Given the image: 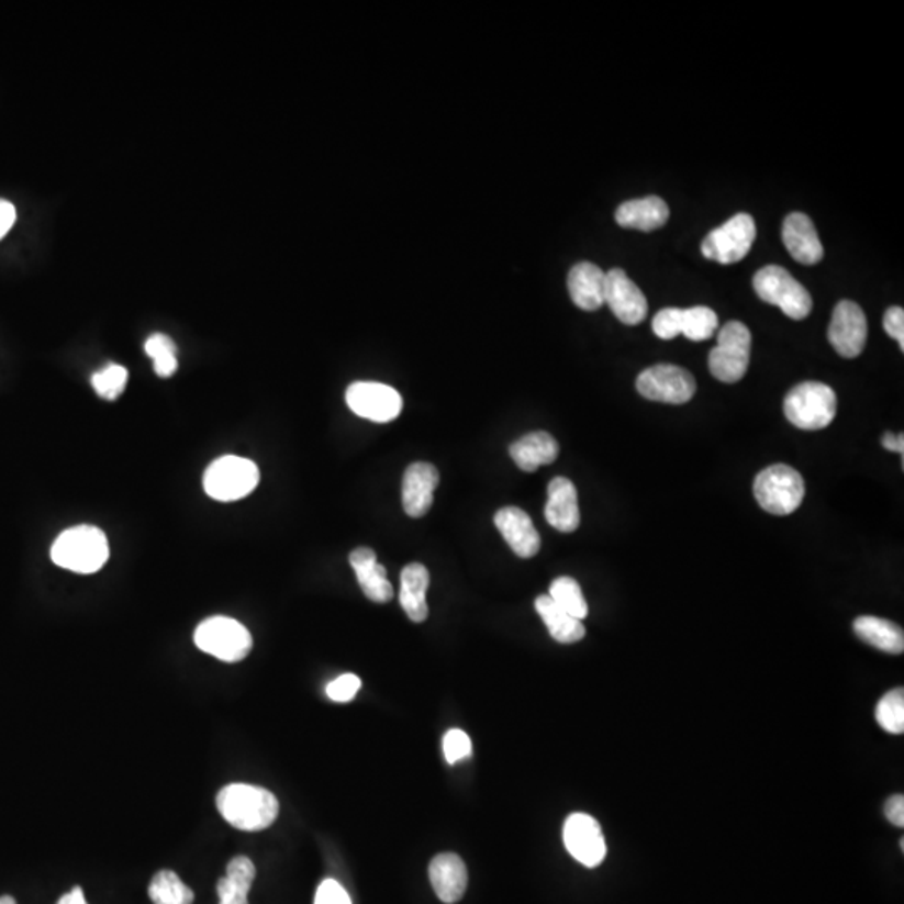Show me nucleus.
Returning a JSON list of instances; mask_svg holds the SVG:
<instances>
[{
    "label": "nucleus",
    "mask_w": 904,
    "mask_h": 904,
    "mask_svg": "<svg viewBox=\"0 0 904 904\" xmlns=\"http://www.w3.org/2000/svg\"><path fill=\"white\" fill-rule=\"evenodd\" d=\"M216 807L226 823L248 833L270 827L280 811L270 791L250 784L225 785L216 795Z\"/></svg>",
    "instance_id": "f257e3e1"
},
{
    "label": "nucleus",
    "mask_w": 904,
    "mask_h": 904,
    "mask_svg": "<svg viewBox=\"0 0 904 904\" xmlns=\"http://www.w3.org/2000/svg\"><path fill=\"white\" fill-rule=\"evenodd\" d=\"M57 567L75 573L91 574L101 570L110 558L107 535L96 526H75L57 536L51 548Z\"/></svg>",
    "instance_id": "f03ea898"
},
{
    "label": "nucleus",
    "mask_w": 904,
    "mask_h": 904,
    "mask_svg": "<svg viewBox=\"0 0 904 904\" xmlns=\"http://www.w3.org/2000/svg\"><path fill=\"white\" fill-rule=\"evenodd\" d=\"M838 411L836 392L823 382H803L789 391L784 414L792 426L804 431L826 429Z\"/></svg>",
    "instance_id": "7ed1b4c3"
},
{
    "label": "nucleus",
    "mask_w": 904,
    "mask_h": 904,
    "mask_svg": "<svg viewBox=\"0 0 904 904\" xmlns=\"http://www.w3.org/2000/svg\"><path fill=\"white\" fill-rule=\"evenodd\" d=\"M754 496L763 511L774 516H788L803 504L806 482L791 466L772 465L757 475Z\"/></svg>",
    "instance_id": "20e7f679"
},
{
    "label": "nucleus",
    "mask_w": 904,
    "mask_h": 904,
    "mask_svg": "<svg viewBox=\"0 0 904 904\" xmlns=\"http://www.w3.org/2000/svg\"><path fill=\"white\" fill-rule=\"evenodd\" d=\"M754 290L760 300L779 309L792 321H804L813 310V297L806 287L779 265H768L754 275Z\"/></svg>",
    "instance_id": "39448f33"
},
{
    "label": "nucleus",
    "mask_w": 904,
    "mask_h": 904,
    "mask_svg": "<svg viewBox=\"0 0 904 904\" xmlns=\"http://www.w3.org/2000/svg\"><path fill=\"white\" fill-rule=\"evenodd\" d=\"M752 335L743 322H728L718 332L717 345L708 354V369L715 379L736 384L746 376L750 362Z\"/></svg>",
    "instance_id": "423d86ee"
},
{
    "label": "nucleus",
    "mask_w": 904,
    "mask_h": 904,
    "mask_svg": "<svg viewBox=\"0 0 904 904\" xmlns=\"http://www.w3.org/2000/svg\"><path fill=\"white\" fill-rule=\"evenodd\" d=\"M260 481V471L250 459L223 456L204 472L203 486L208 496L230 503L248 496Z\"/></svg>",
    "instance_id": "0eeeda50"
},
{
    "label": "nucleus",
    "mask_w": 904,
    "mask_h": 904,
    "mask_svg": "<svg viewBox=\"0 0 904 904\" xmlns=\"http://www.w3.org/2000/svg\"><path fill=\"white\" fill-rule=\"evenodd\" d=\"M194 644L204 654L228 663L239 662L254 647L248 628L228 616H212L200 623L194 632Z\"/></svg>",
    "instance_id": "6e6552de"
},
{
    "label": "nucleus",
    "mask_w": 904,
    "mask_h": 904,
    "mask_svg": "<svg viewBox=\"0 0 904 904\" xmlns=\"http://www.w3.org/2000/svg\"><path fill=\"white\" fill-rule=\"evenodd\" d=\"M756 233L752 216L739 213L705 236L702 255L722 265L737 264L749 255Z\"/></svg>",
    "instance_id": "1a4fd4ad"
},
{
    "label": "nucleus",
    "mask_w": 904,
    "mask_h": 904,
    "mask_svg": "<svg viewBox=\"0 0 904 904\" xmlns=\"http://www.w3.org/2000/svg\"><path fill=\"white\" fill-rule=\"evenodd\" d=\"M637 391L648 401L685 404L697 392V382L689 370L660 364L648 367L638 376Z\"/></svg>",
    "instance_id": "9d476101"
},
{
    "label": "nucleus",
    "mask_w": 904,
    "mask_h": 904,
    "mask_svg": "<svg viewBox=\"0 0 904 904\" xmlns=\"http://www.w3.org/2000/svg\"><path fill=\"white\" fill-rule=\"evenodd\" d=\"M345 401L354 414L373 423H391L402 412V398L395 389L380 382H354Z\"/></svg>",
    "instance_id": "9b49d317"
},
{
    "label": "nucleus",
    "mask_w": 904,
    "mask_h": 904,
    "mask_svg": "<svg viewBox=\"0 0 904 904\" xmlns=\"http://www.w3.org/2000/svg\"><path fill=\"white\" fill-rule=\"evenodd\" d=\"M827 338L839 356L855 359L861 356L868 342V321L858 303L841 300L834 309Z\"/></svg>",
    "instance_id": "f8f14e48"
},
{
    "label": "nucleus",
    "mask_w": 904,
    "mask_h": 904,
    "mask_svg": "<svg viewBox=\"0 0 904 904\" xmlns=\"http://www.w3.org/2000/svg\"><path fill=\"white\" fill-rule=\"evenodd\" d=\"M563 841L568 852L587 868H596L606 858V842L602 826L590 814L574 813L563 826Z\"/></svg>",
    "instance_id": "ddd939ff"
},
{
    "label": "nucleus",
    "mask_w": 904,
    "mask_h": 904,
    "mask_svg": "<svg viewBox=\"0 0 904 904\" xmlns=\"http://www.w3.org/2000/svg\"><path fill=\"white\" fill-rule=\"evenodd\" d=\"M605 303L623 324L638 325L648 314L644 292L622 268H613L606 274Z\"/></svg>",
    "instance_id": "4468645a"
},
{
    "label": "nucleus",
    "mask_w": 904,
    "mask_h": 904,
    "mask_svg": "<svg viewBox=\"0 0 904 904\" xmlns=\"http://www.w3.org/2000/svg\"><path fill=\"white\" fill-rule=\"evenodd\" d=\"M439 484V471L429 462L409 466L402 481V506L411 517H423L434 503V491Z\"/></svg>",
    "instance_id": "2eb2a0df"
},
{
    "label": "nucleus",
    "mask_w": 904,
    "mask_h": 904,
    "mask_svg": "<svg viewBox=\"0 0 904 904\" xmlns=\"http://www.w3.org/2000/svg\"><path fill=\"white\" fill-rule=\"evenodd\" d=\"M494 525L500 529L501 536L506 539L514 555L525 560L538 555L542 538L533 525L532 517L525 511L516 506L503 507L494 516Z\"/></svg>",
    "instance_id": "dca6fc26"
},
{
    "label": "nucleus",
    "mask_w": 904,
    "mask_h": 904,
    "mask_svg": "<svg viewBox=\"0 0 904 904\" xmlns=\"http://www.w3.org/2000/svg\"><path fill=\"white\" fill-rule=\"evenodd\" d=\"M782 242L789 255L803 265H816L823 260L824 248L813 220L804 213H791L782 225Z\"/></svg>",
    "instance_id": "f3484780"
},
{
    "label": "nucleus",
    "mask_w": 904,
    "mask_h": 904,
    "mask_svg": "<svg viewBox=\"0 0 904 904\" xmlns=\"http://www.w3.org/2000/svg\"><path fill=\"white\" fill-rule=\"evenodd\" d=\"M429 880L443 903L455 904L468 890V869L455 852H443L431 861Z\"/></svg>",
    "instance_id": "a211bd4d"
},
{
    "label": "nucleus",
    "mask_w": 904,
    "mask_h": 904,
    "mask_svg": "<svg viewBox=\"0 0 904 904\" xmlns=\"http://www.w3.org/2000/svg\"><path fill=\"white\" fill-rule=\"evenodd\" d=\"M545 517L553 528L561 533L577 532L580 526L578 491L568 478H555L548 486Z\"/></svg>",
    "instance_id": "6ab92c4d"
},
{
    "label": "nucleus",
    "mask_w": 904,
    "mask_h": 904,
    "mask_svg": "<svg viewBox=\"0 0 904 904\" xmlns=\"http://www.w3.org/2000/svg\"><path fill=\"white\" fill-rule=\"evenodd\" d=\"M350 565L356 571L357 581L362 588L364 595L376 603H388L394 599V587L388 580V571L382 565L377 563V555L373 549H354L349 556Z\"/></svg>",
    "instance_id": "aec40b11"
},
{
    "label": "nucleus",
    "mask_w": 904,
    "mask_h": 904,
    "mask_svg": "<svg viewBox=\"0 0 904 904\" xmlns=\"http://www.w3.org/2000/svg\"><path fill=\"white\" fill-rule=\"evenodd\" d=\"M606 274L590 261L574 265L568 275V290L574 305L593 312L605 303Z\"/></svg>",
    "instance_id": "412c9836"
},
{
    "label": "nucleus",
    "mask_w": 904,
    "mask_h": 904,
    "mask_svg": "<svg viewBox=\"0 0 904 904\" xmlns=\"http://www.w3.org/2000/svg\"><path fill=\"white\" fill-rule=\"evenodd\" d=\"M669 204L658 197L638 198L616 208L615 220L623 228L655 232L669 220Z\"/></svg>",
    "instance_id": "4be33fe9"
},
{
    "label": "nucleus",
    "mask_w": 904,
    "mask_h": 904,
    "mask_svg": "<svg viewBox=\"0 0 904 904\" xmlns=\"http://www.w3.org/2000/svg\"><path fill=\"white\" fill-rule=\"evenodd\" d=\"M510 455L517 468L526 472H535L542 466L556 461L560 455V446L551 434L536 431L511 444Z\"/></svg>",
    "instance_id": "5701e85b"
},
{
    "label": "nucleus",
    "mask_w": 904,
    "mask_h": 904,
    "mask_svg": "<svg viewBox=\"0 0 904 904\" xmlns=\"http://www.w3.org/2000/svg\"><path fill=\"white\" fill-rule=\"evenodd\" d=\"M429 571L424 565L411 563L401 573V593L399 602L405 615L414 623L426 622L429 616L427 606V588H429Z\"/></svg>",
    "instance_id": "b1692460"
},
{
    "label": "nucleus",
    "mask_w": 904,
    "mask_h": 904,
    "mask_svg": "<svg viewBox=\"0 0 904 904\" xmlns=\"http://www.w3.org/2000/svg\"><path fill=\"white\" fill-rule=\"evenodd\" d=\"M855 634L864 644L886 651L891 655H901L904 651L903 628L890 620L878 618V616L864 615L855 620Z\"/></svg>",
    "instance_id": "393cba45"
},
{
    "label": "nucleus",
    "mask_w": 904,
    "mask_h": 904,
    "mask_svg": "<svg viewBox=\"0 0 904 904\" xmlns=\"http://www.w3.org/2000/svg\"><path fill=\"white\" fill-rule=\"evenodd\" d=\"M257 877L252 859L247 856H236L226 866V877L216 884L219 904H248V893Z\"/></svg>",
    "instance_id": "a878e982"
},
{
    "label": "nucleus",
    "mask_w": 904,
    "mask_h": 904,
    "mask_svg": "<svg viewBox=\"0 0 904 904\" xmlns=\"http://www.w3.org/2000/svg\"><path fill=\"white\" fill-rule=\"evenodd\" d=\"M536 612L542 616L548 628L549 635L560 644H577L583 640L584 625L581 620L574 618L570 613L565 612L563 609L556 605L548 595H542L535 602Z\"/></svg>",
    "instance_id": "bb28decb"
},
{
    "label": "nucleus",
    "mask_w": 904,
    "mask_h": 904,
    "mask_svg": "<svg viewBox=\"0 0 904 904\" xmlns=\"http://www.w3.org/2000/svg\"><path fill=\"white\" fill-rule=\"evenodd\" d=\"M148 894L153 904H193L194 901L193 891L169 869H163L153 878Z\"/></svg>",
    "instance_id": "cd10ccee"
},
{
    "label": "nucleus",
    "mask_w": 904,
    "mask_h": 904,
    "mask_svg": "<svg viewBox=\"0 0 904 904\" xmlns=\"http://www.w3.org/2000/svg\"><path fill=\"white\" fill-rule=\"evenodd\" d=\"M549 599L556 605L570 613L574 618L583 620L588 616V603L584 600L580 583L570 577L556 578L549 587Z\"/></svg>",
    "instance_id": "c85d7f7f"
},
{
    "label": "nucleus",
    "mask_w": 904,
    "mask_h": 904,
    "mask_svg": "<svg viewBox=\"0 0 904 904\" xmlns=\"http://www.w3.org/2000/svg\"><path fill=\"white\" fill-rule=\"evenodd\" d=\"M718 328V317L714 310L699 305L692 309H682V334L689 341H708Z\"/></svg>",
    "instance_id": "c756f323"
},
{
    "label": "nucleus",
    "mask_w": 904,
    "mask_h": 904,
    "mask_svg": "<svg viewBox=\"0 0 904 904\" xmlns=\"http://www.w3.org/2000/svg\"><path fill=\"white\" fill-rule=\"evenodd\" d=\"M877 721L886 733L901 736L904 733V690L894 689L881 697L877 707Z\"/></svg>",
    "instance_id": "7c9ffc66"
},
{
    "label": "nucleus",
    "mask_w": 904,
    "mask_h": 904,
    "mask_svg": "<svg viewBox=\"0 0 904 904\" xmlns=\"http://www.w3.org/2000/svg\"><path fill=\"white\" fill-rule=\"evenodd\" d=\"M146 354L153 359L155 364V372L159 377H171L177 372V345L168 335L153 334L145 344Z\"/></svg>",
    "instance_id": "2f4dec72"
},
{
    "label": "nucleus",
    "mask_w": 904,
    "mask_h": 904,
    "mask_svg": "<svg viewBox=\"0 0 904 904\" xmlns=\"http://www.w3.org/2000/svg\"><path fill=\"white\" fill-rule=\"evenodd\" d=\"M126 384L127 370L118 364H110L92 376V388L98 392L99 398L108 399V401L120 398Z\"/></svg>",
    "instance_id": "473e14b6"
},
{
    "label": "nucleus",
    "mask_w": 904,
    "mask_h": 904,
    "mask_svg": "<svg viewBox=\"0 0 904 904\" xmlns=\"http://www.w3.org/2000/svg\"><path fill=\"white\" fill-rule=\"evenodd\" d=\"M654 334L662 341H672L677 335L682 334V309H663L658 312L651 322Z\"/></svg>",
    "instance_id": "72a5a7b5"
},
{
    "label": "nucleus",
    "mask_w": 904,
    "mask_h": 904,
    "mask_svg": "<svg viewBox=\"0 0 904 904\" xmlns=\"http://www.w3.org/2000/svg\"><path fill=\"white\" fill-rule=\"evenodd\" d=\"M444 757L447 762L456 763L459 760L469 759L472 754V744L468 734L462 733L459 728H453L444 736L443 740Z\"/></svg>",
    "instance_id": "f704fd0d"
},
{
    "label": "nucleus",
    "mask_w": 904,
    "mask_h": 904,
    "mask_svg": "<svg viewBox=\"0 0 904 904\" xmlns=\"http://www.w3.org/2000/svg\"><path fill=\"white\" fill-rule=\"evenodd\" d=\"M360 687H362V682H360L359 677L354 676V673H345V676H341L334 682L328 683L327 695L331 701L344 704V702H350L356 697Z\"/></svg>",
    "instance_id": "c9c22d12"
},
{
    "label": "nucleus",
    "mask_w": 904,
    "mask_h": 904,
    "mask_svg": "<svg viewBox=\"0 0 904 904\" xmlns=\"http://www.w3.org/2000/svg\"><path fill=\"white\" fill-rule=\"evenodd\" d=\"M314 904H353L349 894L335 880L322 881Z\"/></svg>",
    "instance_id": "e433bc0d"
},
{
    "label": "nucleus",
    "mask_w": 904,
    "mask_h": 904,
    "mask_svg": "<svg viewBox=\"0 0 904 904\" xmlns=\"http://www.w3.org/2000/svg\"><path fill=\"white\" fill-rule=\"evenodd\" d=\"M883 327L886 334L900 344V349L904 350V310L901 306H890L886 310Z\"/></svg>",
    "instance_id": "4c0bfd02"
},
{
    "label": "nucleus",
    "mask_w": 904,
    "mask_h": 904,
    "mask_svg": "<svg viewBox=\"0 0 904 904\" xmlns=\"http://www.w3.org/2000/svg\"><path fill=\"white\" fill-rule=\"evenodd\" d=\"M884 816L893 826L904 827V797L903 794L893 795L884 804Z\"/></svg>",
    "instance_id": "58836bf2"
},
{
    "label": "nucleus",
    "mask_w": 904,
    "mask_h": 904,
    "mask_svg": "<svg viewBox=\"0 0 904 904\" xmlns=\"http://www.w3.org/2000/svg\"><path fill=\"white\" fill-rule=\"evenodd\" d=\"M18 213H15L14 204L8 200H0V239L8 235L9 230L14 226Z\"/></svg>",
    "instance_id": "ea45409f"
},
{
    "label": "nucleus",
    "mask_w": 904,
    "mask_h": 904,
    "mask_svg": "<svg viewBox=\"0 0 904 904\" xmlns=\"http://www.w3.org/2000/svg\"><path fill=\"white\" fill-rule=\"evenodd\" d=\"M881 444L883 447H886L888 450L891 453H897V455H904V436L903 434H891L886 433L883 437H881Z\"/></svg>",
    "instance_id": "a19ab883"
},
{
    "label": "nucleus",
    "mask_w": 904,
    "mask_h": 904,
    "mask_svg": "<svg viewBox=\"0 0 904 904\" xmlns=\"http://www.w3.org/2000/svg\"><path fill=\"white\" fill-rule=\"evenodd\" d=\"M57 904H88V901H86L85 893H82V888L75 886L69 893L63 894Z\"/></svg>",
    "instance_id": "79ce46f5"
},
{
    "label": "nucleus",
    "mask_w": 904,
    "mask_h": 904,
    "mask_svg": "<svg viewBox=\"0 0 904 904\" xmlns=\"http://www.w3.org/2000/svg\"><path fill=\"white\" fill-rule=\"evenodd\" d=\"M0 904H18V903H15L14 897L9 896V894H5V896H0Z\"/></svg>",
    "instance_id": "37998d69"
}]
</instances>
